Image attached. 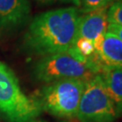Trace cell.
Returning <instances> with one entry per match:
<instances>
[{"label":"cell","instance_id":"6da1fadb","mask_svg":"<svg viewBox=\"0 0 122 122\" xmlns=\"http://www.w3.org/2000/svg\"><path fill=\"white\" fill-rule=\"evenodd\" d=\"M81 15L75 6L52 9L36 15L24 35V47L41 57L69 50L78 38Z\"/></svg>","mask_w":122,"mask_h":122},{"label":"cell","instance_id":"7a4b0ae2","mask_svg":"<svg viewBox=\"0 0 122 122\" xmlns=\"http://www.w3.org/2000/svg\"><path fill=\"white\" fill-rule=\"evenodd\" d=\"M100 71L99 66L84 58L74 46L65 52L42 57L33 69L35 80L45 84L69 79L88 81Z\"/></svg>","mask_w":122,"mask_h":122},{"label":"cell","instance_id":"ba28073f","mask_svg":"<svg viewBox=\"0 0 122 122\" xmlns=\"http://www.w3.org/2000/svg\"><path fill=\"white\" fill-rule=\"evenodd\" d=\"M108 8H102L81 15L78 28V37L95 42L100 35L108 31Z\"/></svg>","mask_w":122,"mask_h":122},{"label":"cell","instance_id":"9c48e42d","mask_svg":"<svg viewBox=\"0 0 122 122\" xmlns=\"http://www.w3.org/2000/svg\"><path fill=\"white\" fill-rule=\"evenodd\" d=\"M100 74L119 117H122V69L104 66Z\"/></svg>","mask_w":122,"mask_h":122},{"label":"cell","instance_id":"7c38bea8","mask_svg":"<svg viewBox=\"0 0 122 122\" xmlns=\"http://www.w3.org/2000/svg\"><path fill=\"white\" fill-rule=\"evenodd\" d=\"M41 5H54V4H71L75 7L80 8V0H35Z\"/></svg>","mask_w":122,"mask_h":122},{"label":"cell","instance_id":"52a82bcc","mask_svg":"<svg viewBox=\"0 0 122 122\" xmlns=\"http://www.w3.org/2000/svg\"><path fill=\"white\" fill-rule=\"evenodd\" d=\"M96 53L101 64L122 69V40L107 31L94 42Z\"/></svg>","mask_w":122,"mask_h":122},{"label":"cell","instance_id":"277c9868","mask_svg":"<svg viewBox=\"0 0 122 122\" xmlns=\"http://www.w3.org/2000/svg\"><path fill=\"white\" fill-rule=\"evenodd\" d=\"M0 112L9 122H29L42 112L37 101L22 92L15 75L1 61Z\"/></svg>","mask_w":122,"mask_h":122},{"label":"cell","instance_id":"8992f818","mask_svg":"<svg viewBox=\"0 0 122 122\" xmlns=\"http://www.w3.org/2000/svg\"><path fill=\"white\" fill-rule=\"evenodd\" d=\"M30 15L28 0H0V30L9 32L25 25Z\"/></svg>","mask_w":122,"mask_h":122},{"label":"cell","instance_id":"5b68a950","mask_svg":"<svg viewBox=\"0 0 122 122\" xmlns=\"http://www.w3.org/2000/svg\"><path fill=\"white\" fill-rule=\"evenodd\" d=\"M75 118L80 122H114L119 118L100 74L86 81Z\"/></svg>","mask_w":122,"mask_h":122},{"label":"cell","instance_id":"8fae6325","mask_svg":"<svg viewBox=\"0 0 122 122\" xmlns=\"http://www.w3.org/2000/svg\"><path fill=\"white\" fill-rule=\"evenodd\" d=\"M108 23L122 26V0H117L108 8Z\"/></svg>","mask_w":122,"mask_h":122},{"label":"cell","instance_id":"30bf717a","mask_svg":"<svg viewBox=\"0 0 122 122\" xmlns=\"http://www.w3.org/2000/svg\"><path fill=\"white\" fill-rule=\"evenodd\" d=\"M117 0H80V11L85 14L102 8H109V6Z\"/></svg>","mask_w":122,"mask_h":122},{"label":"cell","instance_id":"5bb4252c","mask_svg":"<svg viewBox=\"0 0 122 122\" xmlns=\"http://www.w3.org/2000/svg\"><path fill=\"white\" fill-rule=\"evenodd\" d=\"M29 122H46V121H43V120H37V119H33Z\"/></svg>","mask_w":122,"mask_h":122},{"label":"cell","instance_id":"4fadbf2b","mask_svg":"<svg viewBox=\"0 0 122 122\" xmlns=\"http://www.w3.org/2000/svg\"><path fill=\"white\" fill-rule=\"evenodd\" d=\"M108 31L115 34L117 36H118L122 40V26L117 25H112V24H109V25H108Z\"/></svg>","mask_w":122,"mask_h":122},{"label":"cell","instance_id":"3957f363","mask_svg":"<svg viewBox=\"0 0 122 122\" xmlns=\"http://www.w3.org/2000/svg\"><path fill=\"white\" fill-rule=\"evenodd\" d=\"M87 81L61 80L45 84L34 97L42 111L61 118H75Z\"/></svg>","mask_w":122,"mask_h":122}]
</instances>
